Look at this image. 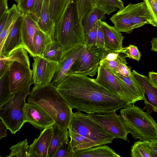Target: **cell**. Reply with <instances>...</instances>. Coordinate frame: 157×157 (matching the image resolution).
Wrapping results in <instances>:
<instances>
[{
    "instance_id": "484cf974",
    "label": "cell",
    "mask_w": 157,
    "mask_h": 157,
    "mask_svg": "<svg viewBox=\"0 0 157 157\" xmlns=\"http://www.w3.org/2000/svg\"><path fill=\"white\" fill-rule=\"evenodd\" d=\"M105 14L102 11L94 8L85 15L81 21L85 34L90 31L98 20H105Z\"/></svg>"
},
{
    "instance_id": "d6986e66",
    "label": "cell",
    "mask_w": 157,
    "mask_h": 157,
    "mask_svg": "<svg viewBox=\"0 0 157 157\" xmlns=\"http://www.w3.org/2000/svg\"><path fill=\"white\" fill-rule=\"evenodd\" d=\"M103 33L105 49L119 51L123 48L124 36L114 26L109 25L105 21L100 20Z\"/></svg>"
},
{
    "instance_id": "4dcf8cb0",
    "label": "cell",
    "mask_w": 157,
    "mask_h": 157,
    "mask_svg": "<svg viewBox=\"0 0 157 157\" xmlns=\"http://www.w3.org/2000/svg\"><path fill=\"white\" fill-rule=\"evenodd\" d=\"M52 42H53L49 36L40 30L38 31L33 39L34 47L37 56H41L47 45Z\"/></svg>"
},
{
    "instance_id": "277c9868",
    "label": "cell",
    "mask_w": 157,
    "mask_h": 157,
    "mask_svg": "<svg viewBox=\"0 0 157 157\" xmlns=\"http://www.w3.org/2000/svg\"><path fill=\"white\" fill-rule=\"evenodd\" d=\"M151 112H144L134 104H129L121 109V118L134 139L150 141L157 140V123L151 117Z\"/></svg>"
},
{
    "instance_id": "6da1fadb",
    "label": "cell",
    "mask_w": 157,
    "mask_h": 157,
    "mask_svg": "<svg viewBox=\"0 0 157 157\" xmlns=\"http://www.w3.org/2000/svg\"><path fill=\"white\" fill-rule=\"evenodd\" d=\"M56 88L72 108L88 114L109 113L131 104L83 75H69Z\"/></svg>"
},
{
    "instance_id": "11a10c76",
    "label": "cell",
    "mask_w": 157,
    "mask_h": 157,
    "mask_svg": "<svg viewBox=\"0 0 157 157\" xmlns=\"http://www.w3.org/2000/svg\"><path fill=\"white\" fill-rule=\"evenodd\" d=\"M16 2H17V0H14Z\"/></svg>"
},
{
    "instance_id": "681fc988",
    "label": "cell",
    "mask_w": 157,
    "mask_h": 157,
    "mask_svg": "<svg viewBox=\"0 0 157 157\" xmlns=\"http://www.w3.org/2000/svg\"><path fill=\"white\" fill-rule=\"evenodd\" d=\"M8 17V11L0 16V32L4 28Z\"/></svg>"
},
{
    "instance_id": "ee69618b",
    "label": "cell",
    "mask_w": 157,
    "mask_h": 157,
    "mask_svg": "<svg viewBox=\"0 0 157 157\" xmlns=\"http://www.w3.org/2000/svg\"><path fill=\"white\" fill-rule=\"evenodd\" d=\"M44 0H36L33 9L30 13L37 22L40 17Z\"/></svg>"
},
{
    "instance_id": "ba28073f",
    "label": "cell",
    "mask_w": 157,
    "mask_h": 157,
    "mask_svg": "<svg viewBox=\"0 0 157 157\" xmlns=\"http://www.w3.org/2000/svg\"><path fill=\"white\" fill-rule=\"evenodd\" d=\"M87 115L114 139L128 141L127 136L129 132L121 115H117L116 111L105 114H87Z\"/></svg>"
},
{
    "instance_id": "ab89813d",
    "label": "cell",
    "mask_w": 157,
    "mask_h": 157,
    "mask_svg": "<svg viewBox=\"0 0 157 157\" xmlns=\"http://www.w3.org/2000/svg\"><path fill=\"white\" fill-rule=\"evenodd\" d=\"M97 26V22L90 31L85 34L86 46L90 47L95 44Z\"/></svg>"
},
{
    "instance_id": "4fadbf2b",
    "label": "cell",
    "mask_w": 157,
    "mask_h": 157,
    "mask_svg": "<svg viewBox=\"0 0 157 157\" xmlns=\"http://www.w3.org/2000/svg\"><path fill=\"white\" fill-rule=\"evenodd\" d=\"M25 110L27 122L36 128L44 129L56 124L49 115L36 104L26 103Z\"/></svg>"
},
{
    "instance_id": "d590c367",
    "label": "cell",
    "mask_w": 157,
    "mask_h": 157,
    "mask_svg": "<svg viewBox=\"0 0 157 157\" xmlns=\"http://www.w3.org/2000/svg\"><path fill=\"white\" fill-rule=\"evenodd\" d=\"M73 152L70 141L67 140L60 144L53 157H72Z\"/></svg>"
},
{
    "instance_id": "60d3db41",
    "label": "cell",
    "mask_w": 157,
    "mask_h": 157,
    "mask_svg": "<svg viewBox=\"0 0 157 157\" xmlns=\"http://www.w3.org/2000/svg\"><path fill=\"white\" fill-rule=\"evenodd\" d=\"M95 45L99 48L105 50L104 36L100 20L97 21Z\"/></svg>"
},
{
    "instance_id": "f1b7e54d",
    "label": "cell",
    "mask_w": 157,
    "mask_h": 157,
    "mask_svg": "<svg viewBox=\"0 0 157 157\" xmlns=\"http://www.w3.org/2000/svg\"><path fill=\"white\" fill-rule=\"evenodd\" d=\"M132 157H152L151 141H138L132 146L130 153Z\"/></svg>"
},
{
    "instance_id": "f6af8a7d",
    "label": "cell",
    "mask_w": 157,
    "mask_h": 157,
    "mask_svg": "<svg viewBox=\"0 0 157 157\" xmlns=\"http://www.w3.org/2000/svg\"><path fill=\"white\" fill-rule=\"evenodd\" d=\"M127 64L121 63L115 73H117L126 77H129L132 74L131 68L127 65Z\"/></svg>"
},
{
    "instance_id": "8fae6325",
    "label": "cell",
    "mask_w": 157,
    "mask_h": 157,
    "mask_svg": "<svg viewBox=\"0 0 157 157\" xmlns=\"http://www.w3.org/2000/svg\"><path fill=\"white\" fill-rule=\"evenodd\" d=\"M86 46H78L66 52L59 62L52 79V83L56 87L67 76L72 66L85 50Z\"/></svg>"
},
{
    "instance_id": "f546056e",
    "label": "cell",
    "mask_w": 157,
    "mask_h": 157,
    "mask_svg": "<svg viewBox=\"0 0 157 157\" xmlns=\"http://www.w3.org/2000/svg\"><path fill=\"white\" fill-rule=\"evenodd\" d=\"M69 0H49V7L50 18L56 23L62 16Z\"/></svg>"
},
{
    "instance_id": "ffe728a7",
    "label": "cell",
    "mask_w": 157,
    "mask_h": 157,
    "mask_svg": "<svg viewBox=\"0 0 157 157\" xmlns=\"http://www.w3.org/2000/svg\"><path fill=\"white\" fill-rule=\"evenodd\" d=\"M79 17L81 21L86 14L97 8L109 15L118 8L109 5L104 0H75Z\"/></svg>"
},
{
    "instance_id": "52a82bcc",
    "label": "cell",
    "mask_w": 157,
    "mask_h": 157,
    "mask_svg": "<svg viewBox=\"0 0 157 157\" xmlns=\"http://www.w3.org/2000/svg\"><path fill=\"white\" fill-rule=\"evenodd\" d=\"M105 50L98 48L95 44L86 46L84 51L74 62L68 73L94 76L100 66L101 56Z\"/></svg>"
},
{
    "instance_id": "836d02e7",
    "label": "cell",
    "mask_w": 157,
    "mask_h": 157,
    "mask_svg": "<svg viewBox=\"0 0 157 157\" xmlns=\"http://www.w3.org/2000/svg\"><path fill=\"white\" fill-rule=\"evenodd\" d=\"M113 74L115 76L123 81L135 93L143 98L144 100V90L132 72L131 75L129 77H124L117 73Z\"/></svg>"
},
{
    "instance_id": "ac0fdd59",
    "label": "cell",
    "mask_w": 157,
    "mask_h": 157,
    "mask_svg": "<svg viewBox=\"0 0 157 157\" xmlns=\"http://www.w3.org/2000/svg\"><path fill=\"white\" fill-rule=\"evenodd\" d=\"M97 73V77L94 79L95 81L127 100L120 83L109 69L103 65H100Z\"/></svg>"
},
{
    "instance_id": "7402d4cb",
    "label": "cell",
    "mask_w": 157,
    "mask_h": 157,
    "mask_svg": "<svg viewBox=\"0 0 157 157\" xmlns=\"http://www.w3.org/2000/svg\"><path fill=\"white\" fill-rule=\"evenodd\" d=\"M121 157L107 145H101L74 151L72 157Z\"/></svg>"
},
{
    "instance_id": "e0dca14e",
    "label": "cell",
    "mask_w": 157,
    "mask_h": 157,
    "mask_svg": "<svg viewBox=\"0 0 157 157\" xmlns=\"http://www.w3.org/2000/svg\"><path fill=\"white\" fill-rule=\"evenodd\" d=\"M53 126L44 129L29 146L30 157H47L53 133Z\"/></svg>"
},
{
    "instance_id": "f907efd6",
    "label": "cell",
    "mask_w": 157,
    "mask_h": 157,
    "mask_svg": "<svg viewBox=\"0 0 157 157\" xmlns=\"http://www.w3.org/2000/svg\"><path fill=\"white\" fill-rule=\"evenodd\" d=\"M8 128L5 124L2 121H0V139L6 136V130Z\"/></svg>"
},
{
    "instance_id": "7dc6e473",
    "label": "cell",
    "mask_w": 157,
    "mask_h": 157,
    "mask_svg": "<svg viewBox=\"0 0 157 157\" xmlns=\"http://www.w3.org/2000/svg\"><path fill=\"white\" fill-rule=\"evenodd\" d=\"M110 6L117 7L119 10L124 6L123 2L121 0H104Z\"/></svg>"
},
{
    "instance_id": "44dd1931",
    "label": "cell",
    "mask_w": 157,
    "mask_h": 157,
    "mask_svg": "<svg viewBox=\"0 0 157 157\" xmlns=\"http://www.w3.org/2000/svg\"><path fill=\"white\" fill-rule=\"evenodd\" d=\"M49 0H44L40 17L37 22L40 29L49 36L53 42L56 40V25L50 16Z\"/></svg>"
},
{
    "instance_id": "7bdbcfd3",
    "label": "cell",
    "mask_w": 157,
    "mask_h": 157,
    "mask_svg": "<svg viewBox=\"0 0 157 157\" xmlns=\"http://www.w3.org/2000/svg\"><path fill=\"white\" fill-rule=\"evenodd\" d=\"M157 26V0H143Z\"/></svg>"
},
{
    "instance_id": "db71d44e",
    "label": "cell",
    "mask_w": 157,
    "mask_h": 157,
    "mask_svg": "<svg viewBox=\"0 0 157 157\" xmlns=\"http://www.w3.org/2000/svg\"><path fill=\"white\" fill-rule=\"evenodd\" d=\"M152 51L157 53V37L153 38L151 41Z\"/></svg>"
},
{
    "instance_id": "c3c4849f",
    "label": "cell",
    "mask_w": 157,
    "mask_h": 157,
    "mask_svg": "<svg viewBox=\"0 0 157 157\" xmlns=\"http://www.w3.org/2000/svg\"><path fill=\"white\" fill-rule=\"evenodd\" d=\"M8 0H0V16L8 11Z\"/></svg>"
},
{
    "instance_id": "d6a6232c",
    "label": "cell",
    "mask_w": 157,
    "mask_h": 157,
    "mask_svg": "<svg viewBox=\"0 0 157 157\" xmlns=\"http://www.w3.org/2000/svg\"><path fill=\"white\" fill-rule=\"evenodd\" d=\"M13 94H11L10 91L8 71L0 78V108L8 101Z\"/></svg>"
},
{
    "instance_id": "30bf717a",
    "label": "cell",
    "mask_w": 157,
    "mask_h": 157,
    "mask_svg": "<svg viewBox=\"0 0 157 157\" xmlns=\"http://www.w3.org/2000/svg\"><path fill=\"white\" fill-rule=\"evenodd\" d=\"M58 64L41 56L34 58L32 70L34 86L51 82Z\"/></svg>"
},
{
    "instance_id": "7a4b0ae2",
    "label": "cell",
    "mask_w": 157,
    "mask_h": 157,
    "mask_svg": "<svg viewBox=\"0 0 157 157\" xmlns=\"http://www.w3.org/2000/svg\"><path fill=\"white\" fill-rule=\"evenodd\" d=\"M28 103L36 104L43 109L63 129L69 128L73 113L72 108L52 82L34 86Z\"/></svg>"
},
{
    "instance_id": "4316f807",
    "label": "cell",
    "mask_w": 157,
    "mask_h": 157,
    "mask_svg": "<svg viewBox=\"0 0 157 157\" xmlns=\"http://www.w3.org/2000/svg\"><path fill=\"white\" fill-rule=\"evenodd\" d=\"M21 15L17 6L13 4L8 10V17L5 25L3 29L0 32V49L13 25Z\"/></svg>"
},
{
    "instance_id": "83f0119b",
    "label": "cell",
    "mask_w": 157,
    "mask_h": 157,
    "mask_svg": "<svg viewBox=\"0 0 157 157\" xmlns=\"http://www.w3.org/2000/svg\"><path fill=\"white\" fill-rule=\"evenodd\" d=\"M64 54L63 48L56 40L47 45L41 56L50 61L59 62Z\"/></svg>"
},
{
    "instance_id": "74e56055",
    "label": "cell",
    "mask_w": 157,
    "mask_h": 157,
    "mask_svg": "<svg viewBox=\"0 0 157 157\" xmlns=\"http://www.w3.org/2000/svg\"><path fill=\"white\" fill-rule=\"evenodd\" d=\"M124 58H125L122 53L117 51L105 49L101 54L100 64L104 62L118 60Z\"/></svg>"
},
{
    "instance_id": "7c38bea8",
    "label": "cell",
    "mask_w": 157,
    "mask_h": 157,
    "mask_svg": "<svg viewBox=\"0 0 157 157\" xmlns=\"http://www.w3.org/2000/svg\"><path fill=\"white\" fill-rule=\"evenodd\" d=\"M40 30L37 22L30 13L21 14V32L24 48L33 58L37 57L34 47V38L36 33Z\"/></svg>"
},
{
    "instance_id": "1f68e13d",
    "label": "cell",
    "mask_w": 157,
    "mask_h": 157,
    "mask_svg": "<svg viewBox=\"0 0 157 157\" xmlns=\"http://www.w3.org/2000/svg\"><path fill=\"white\" fill-rule=\"evenodd\" d=\"M27 50L23 48H18L13 51L8 56H0V59L7 60L11 62L16 61L30 68L29 57Z\"/></svg>"
},
{
    "instance_id": "9a60e30c",
    "label": "cell",
    "mask_w": 157,
    "mask_h": 157,
    "mask_svg": "<svg viewBox=\"0 0 157 157\" xmlns=\"http://www.w3.org/2000/svg\"><path fill=\"white\" fill-rule=\"evenodd\" d=\"M21 48H24L21 32V14L6 36L0 49V56H8L13 51Z\"/></svg>"
},
{
    "instance_id": "d4e9b609",
    "label": "cell",
    "mask_w": 157,
    "mask_h": 157,
    "mask_svg": "<svg viewBox=\"0 0 157 157\" xmlns=\"http://www.w3.org/2000/svg\"><path fill=\"white\" fill-rule=\"evenodd\" d=\"M70 142L73 151L98 146L90 139L73 131L68 130Z\"/></svg>"
},
{
    "instance_id": "cb8c5ba5",
    "label": "cell",
    "mask_w": 157,
    "mask_h": 157,
    "mask_svg": "<svg viewBox=\"0 0 157 157\" xmlns=\"http://www.w3.org/2000/svg\"><path fill=\"white\" fill-rule=\"evenodd\" d=\"M69 137L67 130L62 129L56 124L53 126V133L47 157H53L60 144L69 140Z\"/></svg>"
},
{
    "instance_id": "e575fe53",
    "label": "cell",
    "mask_w": 157,
    "mask_h": 157,
    "mask_svg": "<svg viewBox=\"0 0 157 157\" xmlns=\"http://www.w3.org/2000/svg\"><path fill=\"white\" fill-rule=\"evenodd\" d=\"M27 140H25L11 146L10 153L7 157H30Z\"/></svg>"
},
{
    "instance_id": "b9f144b4",
    "label": "cell",
    "mask_w": 157,
    "mask_h": 157,
    "mask_svg": "<svg viewBox=\"0 0 157 157\" xmlns=\"http://www.w3.org/2000/svg\"><path fill=\"white\" fill-rule=\"evenodd\" d=\"M127 64L125 58L114 61H109L103 62L100 64L103 65L109 69L113 73H115L121 63Z\"/></svg>"
},
{
    "instance_id": "8d00e7d4",
    "label": "cell",
    "mask_w": 157,
    "mask_h": 157,
    "mask_svg": "<svg viewBox=\"0 0 157 157\" xmlns=\"http://www.w3.org/2000/svg\"><path fill=\"white\" fill-rule=\"evenodd\" d=\"M118 52L123 53L125 58L128 57L137 61H139L140 59V52L137 47L133 45L129 44L127 47L123 48L121 50Z\"/></svg>"
},
{
    "instance_id": "3957f363",
    "label": "cell",
    "mask_w": 157,
    "mask_h": 157,
    "mask_svg": "<svg viewBox=\"0 0 157 157\" xmlns=\"http://www.w3.org/2000/svg\"><path fill=\"white\" fill-rule=\"evenodd\" d=\"M56 40L64 54L78 46L85 45V34L78 16L75 0H69L56 23Z\"/></svg>"
},
{
    "instance_id": "f5cc1de1",
    "label": "cell",
    "mask_w": 157,
    "mask_h": 157,
    "mask_svg": "<svg viewBox=\"0 0 157 157\" xmlns=\"http://www.w3.org/2000/svg\"><path fill=\"white\" fill-rule=\"evenodd\" d=\"M151 153L152 157H157V140L151 141Z\"/></svg>"
},
{
    "instance_id": "816d5d0a",
    "label": "cell",
    "mask_w": 157,
    "mask_h": 157,
    "mask_svg": "<svg viewBox=\"0 0 157 157\" xmlns=\"http://www.w3.org/2000/svg\"><path fill=\"white\" fill-rule=\"evenodd\" d=\"M148 77L151 82L157 87V73L150 71L148 73Z\"/></svg>"
},
{
    "instance_id": "5b68a950",
    "label": "cell",
    "mask_w": 157,
    "mask_h": 157,
    "mask_svg": "<svg viewBox=\"0 0 157 157\" xmlns=\"http://www.w3.org/2000/svg\"><path fill=\"white\" fill-rule=\"evenodd\" d=\"M32 84L25 89L13 94L8 101L0 108V118L13 134L19 131L27 122L25 113V99L30 94Z\"/></svg>"
},
{
    "instance_id": "603a6c76",
    "label": "cell",
    "mask_w": 157,
    "mask_h": 157,
    "mask_svg": "<svg viewBox=\"0 0 157 157\" xmlns=\"http://www.w3.org/2000/svg\"><path fill=\"white\" fill-rule=\"evenodd\" d=\"M110 20L114 27L119 32L129 34L134 29L128 14L125 6L113 15Z\"/></svg>"
},
{
    "instance_id": "9c48e42d",
    "label": "cell",
    "mask_w": 157,
    "mask_h": 157,
    "mask_svg": "<svg viewBox=\"0 0 157 157\" xmlns=\"http://www.w3.org/2000/svg\"><path fill=\"white\" fill-rule=\"evenodd\" d=\"M32 70L21 63L12 61L8 70V80L11 94L25 89L30 84H33Z\"/></svg>"
},
{
    "instance_id": "8992f818",
    "label": "cell",
    "mask_w": 157,
    "mask_h": 157,
    "mask_svg": "<svg viewBox=\"0 0 157 157\" xmlns=\"http://www.w3.org/2000/svg\"><path fill=\"white\" fill-rule=\"evenodd\" d=\"M68 130L88 138L98 145L112 143L114 138L89 118L87 114L77 111L73 113Z\"/></svg>"
},
{
    "instance_id": "2e32d148",
    "label": "cell",
    "mask_w": 157,
    "mask_h": 157,
    "mask_svg": "<svg viewBox=\"0 0 157 157\" xmlns=\"http://www.w3.org/2000/svg\"><path fill=\"white\" fill-rule=\"evenodd\" d=\"M132 72L144 90L145 106L143 110L145 109L147 111L157 112V87L147 76L134 70Z\"/></svg>"
},
{
    "instance_id": "f35d334b",
    "label": "cell",
    "mask_w": 157,
    "mask_h": 157,
    "mask_svg": "<svg viewBox=\"0 0 157 157\" xmlns=\"http://www.w3.org/2000/svg\"><path fill=\"white\" fill-rule=\"evenodd\" d=\"M36 0H17V6L21 14L31 13Z\"/></svg>"
},
{
    "instance_id": "5bb4252c",
    "label": "cell",
    "mask_w": 157,
    "mask_h": 157,
    "mask_svg": "<svg viewBox=\"0 0 157 157\" xmlns=\"http://www.w3.org/2000/svg\"><path fill=\"white\" fill-rule=\"evenodd\" d=\"M131 21L134 29L145 24L157 27L150 11L144 2L136 4L129 3L125 6Z\"/></svg>"
},
{
    "instance_id": "bcb514c9",
    "label": "cell",
    "mask_w": 157,
    "mask_h": 157,
    "mask_svg": "<svg viewBox=\"0 0 157 157\" xmlns=\"http://www.w3.org/2000/svg\"><path fill=\"white\" fill-rule=\"evenodd\" d=\"M11 62L7 60L0 59V78L8 71Z\"/></svg>"
}]
</instances>
